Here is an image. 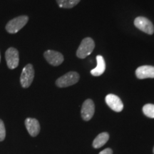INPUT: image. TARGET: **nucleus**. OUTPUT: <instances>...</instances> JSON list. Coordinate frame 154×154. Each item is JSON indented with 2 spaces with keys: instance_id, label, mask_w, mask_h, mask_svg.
<instances>
[{
  "instance_id": "1",
  "label": "nucleus",
  "mask_w": 154,
  "mask_h": 154,
  "mask_svg": "<svg viewBox=\"0 0 154 154\" xmlns=\"http://www.w3.org/2000/svg\"><path fill=\"white\" fill-rule=\"evenodd\" d=\"M28 21L29 17L26 15L15 17L6 24L5 29L9 34H16L27 24Z\"/></svg>"
},
{
  "instance_id": "2",
  "label": "nucleus",
  "mask_w": 154,
  "mask_h": 154,
  "mask_svg": "<svg viewBox=\"0 0 154 154\" xmlns=\"http://www.w3.org/2000/svg\"><path fill=\"white\" fill-rule=\"evenodd\" d=\"M94 47H95V43L91 38H84L76 51L77 57L84 59L93 52Z\"/></svg>"
},
{
  "instance_id": "3",
  "label": "nucleus",
  "mask_w": 154,
  "mask_h": 154,
  "mask_svg": "<svg viewBox=\"0 0 154 154\" xmlns=\"http://www.w3.org/2000/svg\"><path fill=\"white\" fill-rule=\"evenodd\" d=\"M79 80V74L76 72L66 73L56 81V85L59 88H65L74 85Z\"/></svg>"
},
{
  "instance_id": "4",
  "label": "nucleus",
  "mask_w": 154,
  "mask_h": 154,
  "mask_svg": "<svg viewBox=\"0 0 154 154\" xmlns=\"http://www.w3.org/2000/svg\"><path fill=\"white\" fill-rule=\"evenodd\" d=\"M34 78V69L32 64L29 63L22 69L20 76V83L23 88L29 87Z\"/></svg>"
},
{
  "instance_id": "5",
  "label": "nucleus",
  "mask_w": 154,
  "mask_h": 154,
  "mask_svg": "<svg viewBox=\"0 0 154 154\" xmlns=\"http://www.w3.org/2000/svg\"><path fill=\"white\" fill-rule=\"evenodd\" d=\"M134 25L136 28L140 29L145 33L150 34H153L154 32V26L152 22L149 19L143 17H138L135 19Z\"/></svg>"
},
{
  "instance_id": "6",
  "label": "nucleus",
  "mask_w": 154,
  "mask_h": 154,
  "mask_svg": "<svg viewBox=\"0 0 154 154\" xmlns=\"http://www.w3.org/2000/svg\"><path fill=\"white\" fill-rule=\"evenodd\" d=\"M5 59L7 66L10 69H14L19 66V51L14 47H10L6 51Z\"/></svg>"
},
{
  "instance_id": "7",
  "label": "nucleus",
  "mask_w": 154,
  "mask_h": 154,
  "mask_svg": "<svg viewBox=\"0 0 154 154\" xmlns=\"http://www.w3.org/2000/svg\"><path fill=\"white\" fill-rule=\"evenodd\" d=\"M44 57L49 64L57 66L61 64L63 61V56L59 51L54 50H47L44 53Z\"/></svg>"
},
{
  "instance_id": "8",
  "label": "nucleus",
  "mask_w": 154,
  "mask_h": 154,
  "mask_svg": "<svg viewBox=\"0 0 154 154\" xmlns=\"http://www.w3.org/2000/svg\"><path fill=\"white\" fill-rule=\"evenodd\" d=\"M94 111H95V105L94 101L91 99L86 100L83 103L82 111H81L82 119L86 121L91 120L94 114Z\"/></svg>"
},
{
  "instance_id": "9",
  "label": "nucleus",
  "mask_w": 154,
  "mask_h": 154,
  "mask_svg": "<svg viewBox=\"0 0 154 154\" xmlns=\"http://www.w3.org/2000/svg\"><path fill=\"white\" fill-rule=\"evenodd\" d=\"M106 103L109 107L116 112H121L124 109L123 102L119 96L114 94H108L106 96Z\"/></svg>"
},
{
  "instance_id": "10",
  "label": "nucleus",
  "mask_w": 154,
  "mask_h": 154,
  "mask_svg": "<svg viewBox=\"0 0 154 154\" xmlns=\"http://www.w3.org/2000/svg\"><path fill=\"white\" fill-rule=\"evenodd\" d=\"M25 126L31 136L35 137L40 132V124L38 120L33 118H27L25 120Z\"/></svg>"
},
{
  "instance_id": "11",
  "label": "nucleus",
  "mask_w": 154,
  "mask_h": 154,
  "mask_svg": "<svg viewBox=\"0 0 154 154\" xmlns=\"http://www.w3.org/2000/svg\"><path fill=\"white\" fill-rule=\"evenodd\" d=\"M136 76L139 79L154 78V66H141L136 70Z\"/></svg>"
},
{
  "instance_id": "12",
  "label": "nucleus",
  "mask_w": 154,
  "mask_h": 154,
  "mask_svg": "<svg viewBox=\"0 0 154 154\" xmlns=\"http://www.w3.org/2000/svg\"><path fill=\"white\" fill-rule=\"evenodd\" d=\"M97 66L91 71V75L94 76H99L103 74L106 70V63L103 57L101 55H98L96 57Z\"/></svg>"
},
{
  "instance_id": "13",
  "label": "nucleus",
  "mask_w": 154,
  "mask_h": 154,
  "mask_svg": "<svg viewBox=\"0 0 154 154\" xmlns=\"http://www.w3.org/2000/svg\"><path fill=\"white\" fill-rule=\"evenodd\" d=\"M109 139V134L107 132L101 133L96 136L93 141V147L95 149H99L104 146Z\"/></svg>"
},
{
  "instance_id": "14",
  "label": "nucleus",
  "mask_w": 154,
  "mask_h": 154,
  "mask_svg": "<svg viewBox=\"0 0 154 154\" xmlns=\"http://www.w3.org/2000/svg\"><path fill=\"white\" fill-rule=\"evenodd\" d=\"M81 0H57L58 5L61 8L71 9L80 2Z\"/></svg>"
},
{
  "instance_id": "15",
  "label": "nucleus",
  "mask_w": 154,
  "mask_h": 154,
  "mask_svg": "<svg viewBox=\"0 0 154 154\" xmlns=\"http://www.w3.org/2000/svg\"><path fill=\"white\" fill-rule=\"evenodd\" d=\"M143 112L146 116L151 119H154V104L148 103L143 106Z\"/></svg>"
},
{
  "instance_id": "16",
  "label": "nucleus",
  "mask_w": 154,
  "mask_h": 154,
  "mask_svg": "<svg viewBox=\"0 0 154 154\" xmlns=\"http://www.w3.org/2000/svg\"><path fill=\"white\" fill-rule=\"evenodd\" d=\"M6 137V129L3 121L0 119V141L5 140Z\"/></svg>"
},
{
  "instance_id": "17",
  "label": "nucleus",
  "mask_w": 154,
  "mask_h": 154,
  "mask_svg": "<svg viewBox=\"0 0 154 154\" xmlns=\"http://www.w3.org/2000/svg\"><path fill=\"white\" fill-rule=\"evenodd\" d=\"M99 154H113V151L109 148H108V149H106L103 151L100 152Z\"/></svg>"
},
{
  "instance_id": "18",
  "label": "nucleus",
  "mask_w": 154,
  "mask_h": 154,
  "mask_svg": "<svg viewBox=\"0 0 154 154\" xmlns=\"http://www.w3.org/2000/svg\"><path fill=\"white\" fill-rule=\"evenodd\" d=\"M0 62H1V53H0Z\"/></svg>"
},
{
  "instance_id": "19",
  "label": "nucleus",
  "mask_w": 154,
  "mask_h": 154,
  "mask_svg": "<svg viewBox=\"0 0 154 154\" xmlns=\"http://www.w3.org/2000/svg\"><path fill=\"white\" fill-rule=\"evenodd\" d=\"M153 153H154V148H153Z\"/></svg>"
}]
</instances>
